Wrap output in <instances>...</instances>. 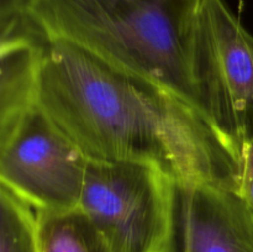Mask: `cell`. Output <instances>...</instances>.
Instances as JSON below:
<instances>
[{
	"label": "cell",
	"mask_w": 253,
	"mask_h": 252,
	"mask_svg": "<svg viewBox=\"0 0 253 252\" xmlns=\"http://www.w3.org/2000/svg\"><path fill=\"white\" fill-rule=\"evenodd\" d=\"M36 214L40 252H113L103 232L81 208Z\"/></svg>",
	"instance_id": "cell-8"
},
{
	"label": "cell",
	"mask_w": 253,
	"mask_h": 252,
	"mask_svg": "<svg viewBox=\"0 0 253 252\" xmlns=\"http://www.w3.org/2000/svg\"><path fill=\"white\" fill-rule=\"evenodd\" d=\"M27 0H0V40L26 26Z\"/></svg>",
	"instance_id": "cell-10"
},
{
	"label": "cell",
	"mask_w": 253,
	"mask_h": 252,
	"mask_svg": "<svg viewBox=\"0 0 253 252\" xmlns=\"http://www.w3.org/2000/svg\"><path fill=\"white\" fill-rule=\"evenodd\" d=\"M173 252H253V214L239 190L177 182Z\"/></svg>",
	"instance_id": "cell-6"
},
{
	"label": "cell",
	"mask_w": 253,
	"mask_h": 252,
	"mask_svg": "<svg viewBox=\"0 0 253 252\" xmlns=\"http://www.w3.org/2000/svg\"><path fill=\"white\" fill-rule=\"evenodd\" d=\"M88 158L39 108L0 138V185L36 211L79 208Z\"/></svg>",
	"instance_id": "cell-5"
},
{
	"label": "cell",
	"mask_w": 253,
	"mask_h": 252,
	"mask_svg": "<svg viewBox=\"0 0 253 252\" xmlns=\"http://www.w3.org/2000/svg\"><path fill=\"white\" fill-rule=\"evenodd\" d=\"M240 194L253 214V136L242 153V173Z\"/></svg>",
	"instance_id": "cell-11"
},
{
	"label": "cell",
	"mask_w": 253,
	"mask_h": 252,
	"mask_svg": "<svg viewBox=\"0 0 253 252\" xmlns=\"http://www.w3.org/2000/svg\"><path fill=\"white\" fill-rule=\"evenodd\" d=\"M37 105L88 160L239 190L242 158L200 111L66 42L46 41Z\"/></svg>",
	"instance_id": "cell-1"
},
{
	"label": "cell",
	"mask_w": 253,
	"mask_h": 252,
	"mask_svg": "<svg viewBox=\"0 0 253 252\" xmlns=\"http://www.w3.org/2000/svg\"><path fill=\"white\" fill-rule=\"evenodd\" d=\"M44 44L46 40L29 24L0 40V138L9 135L37 106Z\"/></svg>",
	"instance_id": "cell-7"
},
{
	"label": "cell",
	"mask_w": 253,
	"mask_h": 252,
	"mask_svg": "<svg viewBox=\"0 0 253 252\" xmlns=\"http://www.w3.org/2000/svg\"><path fill=\"white\" fill-rule=\"evenodd\" d=\"M175 187L150 163L88 160L79 208L113 252L173 251Z\"/></svg>",
	"instance_id": "cell-3"
},
{
	"label": "cell",
	"mask_w": 253,
	"mask_h": 252,
	"mask_svg": "<svg viewBox=\"0 0 253 252\" xmlns=\"http://www.w3.org/2000/svg\"><path fill=\"white\" fill-rule=\"evenodd\" d=\"M165 252H173V251H165Z\"/></svg>",
	"instance_id": "cell-12"
},
{
	"label": "cell",
	"mask_w": 253,
	"mask_h": 252,
	"mask_svg": "<svg viewBox=\"0 0 253 252\" xmlns=\"http://www.w3.org/2000/svg\"><path fill=\"white\" fill-rule=\"evenodd\" d=\"M200 2L27 0L26 20L46 41L78 47L200 111L192 76L193 32Z\"/></svg>",
	"instance_id": "cell-2"
},
{
	"label": "cell",
	"mask_w": 253,
	"mask_h": 252,
	"mask_svg": "<svg viewBox=\"0 0 253 252\" xmlns=\"http://www.w3.org/2000/svg\"><path fill=\"white\" fill-rule=\"evenodd\" d=\"M0 252H40L36 210L0 185Z\"/></svg>",
	"instance_id": "cell-9"
},
{
	"label": "cell",
	"mask_w": 253,
	"mask_h": 252,
	"mask_svg": "<svg viewBox=\"0 0 253 252\" xmlns=\"http://www.w3.org/2000/svg\"><path fill=\"white\" fill-rule=\"evenodd\" d=\"M192 76L203 115L242 158L253 136V35L224 0H202Z\"/></svg>",
	"instance_id": "cell-4"
}]
</instances>
